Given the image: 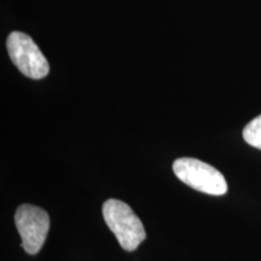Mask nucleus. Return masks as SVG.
Here are the masks:
<instances>
[{"label": "nucleus", "instance_id": "1", "mask_svg": "<svg viewBox=\"0 0 261 261\" xmlns=\"http://www.w3.org/2000/svg\"><path fill=\"white\" fill-rule=\"evenodd\" d=\"M103 217L120 246L127 252L136 250L145 240L146 232L142 221L125 202L115 198L104 202Z\"/></svg>", "mask_w": 261, "mask_h": 261}, {"label": "nucleus", "instance_id": "2", "mask_svg": "<svg viewBox=\"0 0 261 261\" xmlns=\"http://www.w3.org/2000/svg\"><path fill=\"white\" fill-rule=\"evenodd\" d=\"M173 172L182 182L203 194L221 196L227 192L224 175L208 163L197 159L181 158L173 162Z\"/></svg>", "mask_w": 261, "mask_h": 261}, {"label": "nucleus", "instance_id": "3", "mask_svg": "<svg viewBox=\"0 0 261 261\" xmlns=\"http://www.w3.org/2000/svg\"><path fill=\"white\" fill-rule=\"evenodd\" d=\"M6 48L12 63L29 79L40 80L50 71L47 60L34 40L25 33H10L6 39Z\"/></svg>", "mask_w": 261, "mask_h": 261}, {"label": "nucleus", "instance_id": "4", "mask_svg": "<svg viewBox=\"0 0 261 261\" xmlns=\"http://www.w3.org/2000/svg\"><path fill=\"white\" fill-rule=\"evenodd\" d=\"M15 224L25 252L31 255L40 252L50 230L47 212L37 205L21 204L15 213Z\"/></svg>", "mask_w": 261, "mask_h": 261}, {"label": "nucleus", "instance_id": "5", "mask_svg": "<svg viewBox=\"0 0 261 261\" xmlns=\"http://www.w3.org/2000/svg\"><path fill=\"white\" fill-rule=\"evenodd\" d=\"M243 138L249 145L261 150V115L256 116L244 127Z\"/></svg>", "mask_w": 261, "mask_h": 261}]
</instances>
